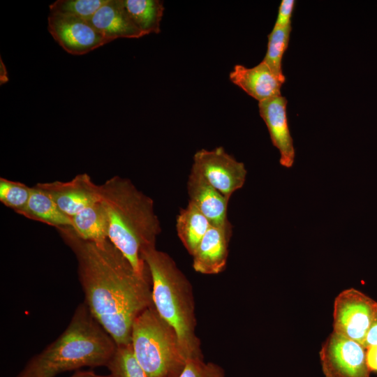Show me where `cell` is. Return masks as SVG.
<instances>
[{"mask_svg":"<svg viewBox=\"0 0 377 377\" xmlns=\"http://www.w3.org/2000/svg\"><path fill=\"white\" fill-rule=\"evenodd\" d=\"M57 230L75 256L90 312L118 346L131 344L133 321L153 305L151 281L140 276L109 239L84 240L72 227Z\"/></svg>","mask_w":377,"mask_h":377,"instance_id":"1","label":"cell"},{"mask_svg":"<svg viewBox=\"0 0 377 377\" xmlns=\"http://www.w3.org/2000/svg\"><path fill=\"white\" fill-rule=\"evenodd\" d=\"M99 197L108 219L109 240L140 276L151 281L142 253L156 246L161 232L153 200L131 180L117 175L99 185Z\"/></svg>","mask_w":377,"mask_h":377,"instance_id":"2","label":"cell"},{"mask_svg":"<svg viewBox=\"0 0 377 377\" xmlns=\"http://www.w3.org/2000/svg\"><path fill=\"white\" fill-rule=\"evenodd\" d=\"M117 347L82 302L75 309L65 330L32 357L16 377H54L84 367H107Z\"/></svg>","mask_w":377,"mask_h":377,"instance_id":"3","label":"cell"},{"mask_svg":"<svg viewBox=\"0 0 377 377\" xmlns=\"http://www.w3.org/2000/svg\"><path fill=\"white\" fill-rule=\"evenodd\" d=\"M142 258L149 272L156 311L176 332L187 360L203 358L195 332V301L190 281L172 258L156 246L144 249Z\"/></svg>","mask_w":377,"mask_h":377,"instance_id":"4","label":"cell"},{"mask_svg":"<svg viewBox=\"0 0 377 377\" xmlns=\"http://www.w3.org/2000/svg\"><path fill=\"white\" fill-rule=\"evenodd\" d=\"M131 345L148 377H179L187 362L176 332L159 316L154 304L133 321Z\"/></svg>","mask_w":377,"mask_h":377,"instance_id":"5","label":"cell"},{"mask_svg":"<svg viewBox=\"0 0 377 377\" xmlns=\"http://www.w3.org/2000/svg\"><path fill=\"white\" fill-rule=\"evenodd\" d=\"M377 313V302L355 288L341 292L333 311L334 332L362 346Z\"/></svg>","mask_w":377,"mask_h":377,"instance_id":"6","label":"cell"},{"mask_svg":"<svg viewBox=\"0 0 377 377\" xmlns=\"http://www.w3.org/2000/svg\"><path fill=\"white\" fill-rule=\"evenodd\" d=\"M191 169L199 172L229 200L244 186L247 173L244 164L226 152L223 147L198 150L193 155Z\"/></svg>","mask_w":377,"mask_h":377,"instance_id":"7","label":"cell"},{"mask_svg":"<svg viewBox=\"0 0 377 377\" xmlns=\"http://www.w3.org/2000/svg\"><path fill=\"white\" fill-rule=\"evenodd\" d=\"M365 348L357 341L334 332L323 343L320 351L325 377H370Z\"/></svg>","mask_w":377,"mask_h":377,"instance_id":"8","label":"cell"},{"mask_svg":"<svg viewBox=\"0 0 377 377\" xmlns=\"http://www.w3.org/2000/svg\"><path fill=\"white\" fill-rule=\"evenodd\" d=\"M47 29L55 41L73 55L85 54L111 42L89 21L70 15L50 12Z\"/></svg>","mask_w":377,"mask_h":377,"instance_id":"9","label":"cell"},{"mask_svg":"<svg viewBox=\"0 0 377 377\" xmlns=\"http://www.w3.org/2000/svg\"><path fill=\"white\" fill-rule=\"evenodd\" d=\"M35 186L46 193L71 217L100 200L99 185L87 173L77 175L67 182H39Z\"/></svg>","mask_w":377,"mask_h":377,"instance_id":"10","label":"cell"},{"mask_svg":"<svg viewBox=\"0 0 377 377\" xmlns=\"http://www.w3.org/2000/svg\"><path fill=\"white\" fill-rule=\"evenodd\" d=\"M287 99L281 95L258 103L259 114L268 129L272 145L280 154V164L293 166L295 151L287 119Z\"/></svg>","mask_w":377,"mask_h":377,"instance_id":"11","label":"cell"},{"mask_svg":"<svg viewBox=\"0 0 377 377\" xmlns=\"http://www.w3.org/2000/svg\"><path fill=\"white\" fill-rule=\"evenodd\" d=\"M232 233L229 221L224 225L210 227L191 256L192 266L196 272L212 275L225 270Z\"/></svg>","mask_w":377,"mask_h":377,"instance_id":"12","label":"cell"},{"mask_svg":"<svg viewBox=\"0 0 377 377\" xmlns=\"http://www.w3.org/2000/svg\"><path fill=\"white\" fill-rule=\"evenodd\" d=\"M187 192L188 202L207 218L212 226H222L228 221L229 199L193 169L191 170L188 177Z\"/></svg>","mask_w":377,"mask_h":377,"instance_id":"13","label":"cell"},{"mask_svg":"<svg viewBox=\"0 0 377 377\" xmlns=\"http://www.w3.org/2000/svg\"><path fill=\"white\" fill-rule=\"evenodd\" d=\"M229 78L258 103L281 95V88L283 83L263 61L251 68L235 65Z\"/></svg>","mask_w":377,"mask_h":377,"instance_id":"14","label":"cell"},{"mask_svg":"<svg viewBox=\"0 0 377 377\" xmlns=\"http://www.w3.org/2000/svg\"><path fill=\"white\" fill-rule=\"evenodd\" d=\"M106 38H138L145 35L128 15L122 0H108L89 20Z\"/></svg>","mask_w":377,"mask_h":377,"instance_id":"15","label":"cell"},{"mask_svg":"<svg viewBox=\"0 0 377 377\" xmlns=\"http://www.w3.org/2000/svg\"><path fill=\"white\" fill-rule=\"evenodd\" d=\"M19 214L56 229L73 225L71 217L64 213L52 198L36 186L31 187L29 202Z\"/></svg>","mask_w":377,"mask_h":377,"instance_id":"16","label":"cell"},{"mask_svg":"<svg viewBox=\"0 0 377 377\" xmlns=\"http://www.w3.org/2000/svg\"><path fill=\"white\" fill-rule=\"evenodd\" d=\"M72 228L82 239L101 242L108 239L109 223L100 200L71 217Z\"/></svg>","mask_w":377,"mask_h":377,"instance_id":"17","label":"cell"},{"mask_svg":"<svg viewBox=\"0 0 377 377\" xmlns=\"http://www.w3.org/2000/svg\"><path fill=\"white\" fill-rule=\"evenodd\" d=\"M211 226L207 218L191 202L176 219L177 236L191 256Z\"/></svg>","mask_w":377,"mask_h":377,"instance_id":"18","label":"cell"},{"mask_svg":"<svg viewBox=\"0 0 377 377\" xmlns=\"http://www.w3.org/2000/svg\"><path fill=\"white\" fill-rule=\"evenodd\" d=\"M124 6L135 26L145 35L158 34L164 11L160 0H122Z\"/></svg>","mask_w":377,"mask_h":377,"instance_id":"19","label":"cell"},{"mask_svg":"<svg viewBox=\"0 0 377 377\" xmlns=\"http://www.w3.org/2000/svg\"><path fill=\"white\" fill-rule=\"evenodd\" d=\"M291 30V25L273 27L267 36V52L263 59L282 83L286 81L282 70V59L289 44Z\"/></svg>","mask_w":377,"mask_h":377,"instance_id":"20","label":"cell"},{"mask_svg":"<svg viewBox=\"0 0 377 377\" xmlns=\"http://www.w3.org/2000/svg\"><path fill=\"white\" fill-rule=\"evenodd\" d=\"M107 367L112 377H148L135 358L131 344L118 346Z\"/></svg>","mask_w":377,"mask_h":377,"instance_id":"21","label":"cell"},{"mask_svg":"<svg viewBox=\"0 0 377 377\" xmlns=\"http://www.w3.org/2000/svg\"><path fill=\"white\" fill-rule=\"evenodd\" d=\"M31 187L20 182L0 178V201L15 212L20 214L27 206Z\"/></svg>","mask_w":377,"mask_h":377,"instance_id":"22","label":"cell"},{"mask_svg":"<svg viewBox=\"0 0 377 377\" xmlns=\"http://www.w3.org/2000/svg\"><path fill=\"white\" fill-rule=\"evenodd\" d=\"M108 0H57L50 5V12L89 20Z\"/></svg>","mask_w":377,"mask_h":377,"instance_id":"23","label":"cell"},{"mask_svg":"<svg viewBox=\"0 0 377 377\" xmlns=\"http://www.w3.org/2000/svg\"><path fill=\"white\" fill-rule=\"evenodd\" d=\"M179 377H225V373L215 363L206 362L203 358H191L187 360Z\"/></svg>","mask_w":377,"mask_h":377,"instance_id":"24","label":"cell"},{"mask_svg":"<svg viewBox=\"0 0 377 377\" xmlns=\"http://www.w3.org/2000/svg\"><path fill=\"white\" fill-rule=\"evenodd\" d=\"M295 5L294 0H282L281 1L274 27H285L291 25V17Z\"/></svg>","mask_w":377,"mask_h":377,"instance_id":"25","label":"cell"},{"mask_svg":"<svg viewBox=\"0 0 377 377\" xmlns=\"http://www.w3.org/2000/svg\"><path fill=\"white\" fill-rule=\"evenodd\" d=\"M366 349L367 365L370 371L377 372V345H371Z\"/></svg>","mask_w":377,"mask_h":377,"instance_id":"26","label":"cell"},{"mask_svg":"<svg viewBox=\"0 0 377 377\" xmlns=\"http://www.w3.org/2000/svg\"><path fill=\"white\" fill-rule=\"evenodd\" d=\"M371 345H377V313L367 332L362 346L367 348Z\"/></svg>","mask_w":377,"mask_h":377,"instance_id":"27","label":"cell"},{"mask_svg":"<svg viewBox=\"0 0 377 377\" xmlns=\"http://www.w3.org/2000/svg\"><path fill=\"white\" fill-rule=\"evenodd\" d=\"M71 377H112L111 375H98L92 371H78Z\"/></svg>","mask_w":377,"mask_h":377,"instance_id":"28","label":"cell"},{"mask_svg":"<svg viewBox=\"0 0 377 377\" xmlns=\"http://www.w3.org/2000/svg\"><path fill=\"white\" fill-rule=\"evenodd\" d=\"M8 72L6 68L2 61L0 59V84L2 85L8 81Z\"/></svg>","mask_w":377,"mask_h":377,"instance_id":"29","label":"cell"}]
</instances>
